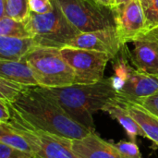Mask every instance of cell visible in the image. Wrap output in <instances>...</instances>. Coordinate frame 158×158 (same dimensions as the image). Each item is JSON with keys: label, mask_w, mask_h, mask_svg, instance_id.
Returning a JSON list of instances; mask_svg holds the SVG:
<instances>
[{"label": "cell", "mask_w": 158, "mask_h": 158, "mask_svg": "<svg viewBox=\"0 0 158 158\" xmlns=\"http://www.w3.org/2000/svg\"><path fill=\"white\" fill-rule=\"evenodd\" d=\"M10 104L23 119L44 131L70 140L82 139L91 133L75 122L44 87L30 86Z\"/></svg>", "instance_id": "obj_1"}, {"label": "cell", "mask_w": 158, "mask_h": 158, "mask_svg": "<svg viewBox=\"0 0 158 158\" xmlns=\"http://www.w3.org/2000/svg\"><path fill=\"white\" fill-rule=\"evenodd\" d=\"M78 124L91 132L95 131L93 115L118 97L113 77L90 84L74 83L58 88H44Z\"/></svg>", "instance_id": "obj_2"}, {"label": "cell", "mask_w": 158, "mask_h": 158, "mask_svg": "<svg viewBox=\"0 0 158 158\" xmlns=\"http://www.w3.org/2000/svg\"><path fill=\"white\" fill-rule=\"evenodd\" d=\"M53 2L55 7L51 12L38 14L31 11L25 22L37 46L61 49L81 31L69 22L56 1Z\"/></svg>", "instance_id": "obj_3"}, {"label": "cell", "mask_w": 158, "mask_h": 158, "mask_svg": "<svg viewBox=\"0 0 158 158\" xmlns=\"http://www.w3.org/2000/svg\"><path fill=\"white\" fill-rule=\"evenodd\" d=\"M25 58L39 86L58 88L75 83V73L62 56L60 49L36 46Z\"/></svg>", "instance_id": "obj_4"}, {"label": "cell", "mask_w": 158, "mask_h": 158, "mask_svg": "<svg viewBox=\"0 0 158 158\" xmlns=\"http://www.w3.org/2000/svg\"><path fill=\"white\" fill-rule=\"evenodd\" d=\"M9 122L28 141L34 158H80L72 150V140L36 129L23 119L11 104Z\"/></svg>", "instance_id": "obj_5"}, {"label": "cell", "mask_w": 158, "mask_h": 158, "mask_svg": "<svg viewBox=\"0 0 158 158\" xmlns=\"http://www.w3.org/2000/svg\"><path fill=\"white\" fill-rule=\"evenodd\" d=\"M69 22L81 32L116 28L112 6L93 0H55Z\"/></svg>", "instance_id": "obj_6"}, {"label": "cell", "mask_w": 158, "mask_h": 158, "mask_svg": "<svg viewBox=\"0 0 158 158\" xmlns=\"http://www.w3.org/2000/svg\"><path fill=\"white\" fill-rule=\"evenodd\" d=\"M122 55L117 58L115 63V76L113 77L114 86L118 97L138 101L147 97L158 91V78L151 76L131 68L129 64L128 55H125L124 45L121 48Z\"/></svg>", "instance_id": "obj_7"}, {"label": "cell", "mask_w": 158, "mask_h": 158, "mask_svg": "<svg viewBox=\"0 0 158 158\" xmlns=\"http://www.w3.org/2000/svg\"><path fill=\"white\" fill-rule=\"evenodd\" d=\"M62 56L75 73V83L90 84L104 79L106 64L111 56L106 53L66 46L60 49Z\"/></svg>", "instance_id": "obj_8"}, {"label": "cell", "mask_w": 158, "mask_h": 158, "mask_svg": "<svg viewBox=\"0 0 158 158\" xmlns=\"http://www.w3.org/2000/svg\"><path fill=\"white\" fill-rule=\"evenodd\" d=\"M116 31L122 45L134 42L146 31L144 9L140 0L113 6Z\"/></svg>", "instance_id": "obj_9"}, {"label": "cell", "mask_w": 158, "mask_h": 158, "mask_svg": "<svg viewBox=\"0 0 158 158\" xmlns=\"http://www.w3.org/2000/svg\"><path fill=\"white\" fill-rule=\"evenodd\" d=\"M68 46L106 53L114 59L121 51L122 44L116 28L100 30L90 32H81Z\"/></svg>", "instance_id": "obj_10"}, {"label": "cell", "mask_w": 158, "mask_h": 158, "mask_svg": "<svg viewBox=\"0 0 158 158\" xmlns=\"http://www.w3.org/2000/svg\"><path fill=\"white\" fill-rule=\"evenodd\" d=\"M71 143L72 150L80 158H128L95 131L82 139L72 140Z\"/></svg>", "instance_id": "obj_11"}, {"label": "cell", "mask_w": 158, "mask_h": 158, "mask_svg": "<svg viewBox=\"0 0 158 158\" xmlns=\"http://www.w3.org/2000/svg\"><path fill=\"white\" fill-rule=\"evenodd\" d=\"M133 43V49L127 53L133 68L145 74L158 78V43L138 39Z\"/></svg>", "instance_id": "obj_12"}, {"label": "cell", "mask_w": 158, "mask_h": 158, "mask_svg": "<svg viewBox=\"0 0 158 158\" xmlns=\"http://www.w3.org/2000/svg\"><path fill=\"white\" fill-rule=\"evenodd\" d=\"M126 106L131 116L135 119L148 138L158 145V118L147 110L143 106L135 101L126 100L118 97Z\"/></svg>", "instance_id": "obj_13"}, {"label": "cell", "mask_w": 158, "mask_h": 158, "mask_svg": "<svg viewBox=\"0 0 158 158\" xmlns=\"http://www.w3.org/2000/svg\"><path fill=\"white\" fill-rule=\"evenodd\" d=\"M37 46L32 37L0 36V60L19 61Z\"/></svg>", "instance_id": "obj_14"}, {"label": "cell", "mask_w": 158, "mask_h": 158, "mask_svg": "<svg viewBox=\"0 0 158 158\" xmlns=\"http://www.w3.org/2000/svg\"><path fill=\"white\" fill-rule=\"evenodd\" d=\"M103 111L108 113L111 118L118 121V123L126 131L127 135L131 142H136L138 135L145 137V134L141 127L131 116L124 104L118 97L107 103L103 108Z\"/></svg>", "instance_id": "obj_15"}, {"label": "cell", "mask_w": 158, "mask_h": 158, "mask_svg": "<svg viewBox=\"0 0 158 158\" xmlns=\"http://www.w3.org/2000/svg\"><path fill=\"white\" fill-rule=\"evenodd\" d=\"M0 78L26 86H39L25 57L19 61L0 60Z\"/></svg>", "instance_id": "obj_16"}, {"label": "cell", "mask_w": 158, "mask_h": 158, "mask_svg": "<svg viewBox=\"0 0 158 158\" xmlns=\"http://www.w3.org/2000/svg\"><path fill=\"white\" fill-rule=\"evenodd\" d=\"M0 143L33 155L26 138L9 122H0Z\"/></svg>", "instance_id": "obj_17"}, {"label": "cell", "mask_w": 158, "mask_h": 158, "mask_svg": "<svg viewBox=\"0 0 158 158\" xmlns=\"http://www.w3.org/2000/svg\"><path fill=\"white\" fill-rule=\"evenodd\" d=\"M30 12V0H0V19L9 17L25 21Z\"/></svg>", "instance_id": "obj_18"}, {"label": "cell", "mask_w": 158, "mask_h": 158, "mask_svg": "<svg viewBox=\"0 0 158 158\" xmlns=\"http://www.w3.org/2000/svg\"><path fill=\"white\" fill-rule=\"evenodd\" d=\"M0 36L17 38L32 37L25 21L17 20L9 17H3L0 19Z\"/></svg>", "instance_id": "obj_19"}, {"label": "cell", "mask_w": 158, "mask_h": 158, "mask_svg": "<svg viewBox=\"0 0 158 158\" xmlns=\"http://www.w3.org/2000/svg\"><path fill=\"white\" fill-rule=\"evenodd\" d=\"M29 87L10 80L0 78V99L13 103Z\"/></svg>", "instance_id": "obj_20"}, {"label": "cell", "mask_w": 158, "mask_h": 158, "mask_svg": "<svg viewBox=\"0 0 158 158\" xmlns=\"http://www.w3.org/2000/svg\"><path fill=\"white\" fill-rule=\"evenodd\" d=\"M112 144L123 156H127L128 158H142L141 152L135 142L120 141L118 143H112Z\"/></svg>", "instance_id": "obj_21"}, {"label": "cell", "mask_w": 158, "mask_h": 158, "mask_svg": "<svg viewBox=\"0 0 158 158\" xmlns=\"http://www.w3.org/2000/svg\"><path fill=\"white\" fill-rule=\"evenodd\" d=\"M146 31L158 27V0H152L149 6L144 9ZM144 31V32H145Z\"/></svg>", "instance_id": "obj_22"}, {"label": "cell", "mask_w": 158, "mask_h": 158, "mask_svg": "<svg viewBox=\"0 0 158 158\" xmlns=\"http://www.w3.org/2000/svg\"><path fill=\"white\" fill-rule=\"evenodd\" d=\"M0 158H34L33 155L0 143Z\"/></svg>", "instance_id": "obj_23"}, {"label": "cell", "mask_w": 158, "mask_h": 158, "mask_svg": "<svg viewBox=\"0 0 158 158\" xmlns=\"http://www.w3.org/2000/svg\"><path fill=\"white\" fill-rule=\"evenodd\" d=\"M53 0H30L31 11L38 14H46L54 9Z\"/></svg>", "instance_id": "obj_24"}, {"label": "cell", "mask_w": 158, "mask_h": 158, "mask_svg": "<svg viewBox=\"0 0 158 158\" xmlns=\"http://www.w3.org/2000/svg\"><path fill=\"white\" fill-rule=\"evenodd\" d=\"M135 102H138L139 104L143 106L147 110H149L158 118V91L147 97L142 98Z\"/></svg>", "instance_id": "obj_25"}, {"label": "cell", "mask_w": 158, "mask_h": 158, "mask_svg": "<svg viewBox=\"0 0 158 158\" xmlns=\"http://www.w3.org/2000/svg\"><path fill=\"white\" fill-rule=\"evenodd\" d=\"M10 103L4 99H0V122H7L11 118Z\"/></svg>", "instance_id": "obj_26"}, {"label": "cell", "mask_w": 158, "mask_h": 158, "mask_svg": "<svg viewBox=\"0 0 158 158\" xmlns=\"http://www.w3.org/2000/svg\"><path fill=\"white\" fill-rule=\"evenodd\" d=\"M138 39H143V40H150V41H155L158 43V27L152 29L150 31H147L141 34L136 40Z\"/></svg>", "instance_id": "obj_27"}, {"label": "cell", "mask_w": 158, "mask_h": 158, "mask_svg": "<svg viewBox=\"0 0 158 158\" xmlns=\"http://www.w3.org/2000/svg\"><path fill=\"white\" fill-rule=\"evenodd\" d=\"M94 2H97L99 4H102V5H105V6H114L115 5V2L114 0H93Z\"/></svg>", "instance_id": "obj_28"}, {"label": "cell", "mask_w": 158, "mask_h": 158, "mask_svg": "<svg viewBox=\"0 0 158 158\" xmlns=\"http://www.w3.org/2000/svg\"><path fill=\"white\" fill-rule=\"evenodd\" d=\"M131 1H132V0H115V5H114V6L128 4V3H130Z\"/></svg>", "instance_id": "obj_29"}, {"label": "cell", "mask_w": 158, "mask_h": 158, "mask_svg": "<svg viewBox=\"0 0 158 158\" xmlns=\"http://www.w3.org/2000/svg\"><path fill=\"white\" fill-rule=\"evenodd\" d=\"M140 1H141V3H142V6H143V9H145V8L149 6V4L152 2V0H140Z\"/></svg>", "instance_id": "obj_30"}, {"label": "cell", "mask_w": 158, "mask_h": 158, "mask_svg": "<svg viewBox=\"0 0 158 158\" xmlns=\"http://www.w3.org/2000/svg\"><path fill=\"white\" fill-rule=\"evenodd\" d=\"M114 2H115V0H114Z\"/></svg>", "instance_id": "obj_31"}]
</instances>
